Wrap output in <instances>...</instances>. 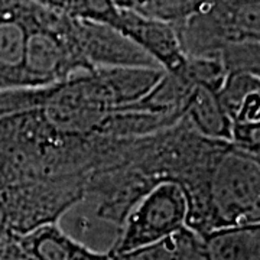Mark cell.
<instances>
[{"instance_id":"obj_1","label":"cell","mask_w":260,"mask_h":260,"mask_svg":"<svg viewBox=\"0 0 260 260\" xmlns=\"http://www.w3.org/2000/svg\"><path fill=\"white\" fill-rule=\"evenodd\" d=\"M205 233L260 224L259 155L233 148L213 168L207 186Z\"/></svg>"},{"instance_id":"obj_2","label":"cell","mask_w":260,"mask_h":260,"mask_svg":"<svg viewBox=\"0 0 260 260\" xmlns=\"http://www.w3.org/2000/svg\"><path fill=\"white\" fill-rule=\"evenodd\" d=\"M90 70L75 44L71 18L35 3L26 41L23 90L47 88Z\"/></svg>"},{"instance_id":"obj_3","label":"cell","mask_w":260,"mask_h":260,"mask_svg":"<svg viewBox=\"0 0 260 260\" xmlns=\"http://www.w3.org/2000/svg\"><path fill=\"white\" fill-rule=\"evenodd\" d=\"M188 214L185 186L177 181L159 182L127 215L112 256H123L169 239L185 229Z\"/></svg>"},{"instance_id":"obj_4","label":"cell","mask_w":260,"mask_h":260,"mask_svg":"<svg viewBox=\"0 0 260 260\" xmlns=\"http://www.w3.org/2000/svg\"><path fill=\"white\" fill-rule=\"evenodd\" d=\"M77 48L87 65L93 68H155L156 61L124 37L117 29L104 23L71 18Z\"/></svg>"},{"instance_id":"obj_5","label":"cell","mask_w":260,"mask_h":260,"mask_svg":"<svg viewBox=\"0 0 260 260\" xmlns=\"http://www.w3.org/2000/svg\"><path fill=\"white\" fill-rule=\"evenodd\" d=\"M30 0H0V94L23 90Z\"/></svg>"},{"instance_id":"obj_6","label":"cell","mask_w":260,"mask_h":260,"mask_svg":"<svg viewBox=\"0 0 260 260\" xmlns=\"http://www.w3.org/2000/svg\"><path fill=\"white\" fill-rule=\"evenodd\" d=\"M114 29L142 48L165 73H174L185 62L177 28L171 23L135 10L120 9V18Z\"/></svg>"},{"instance_id":"obj_7","label":"cell","mask_w":260,"mask_h":260,"mask_svg":"<svg viewBox=\"0 0 260 260\" xmlns=\"http://www.w3.org/2000/svg\"><path fill=\"white\" fill-rule=\"evenodd\" d=\"M16 244L32 260H113L112 254L87 247L54 221L16 236Z\"/></svg>"},{"instance_id":"obj_8","label":"cell","mask_w":260,"mask_h":260,"mask_svg":"<svg viewBox=\"0 0 260 260\" xmlns=\"http://www.w3.org/2000/svg\"><path fill=\"white\" fill-rule=\"evenodd\" d=\"M201 260H260V224L224 227L203 236Z\"/></svg>"},{"instance_id":"obj_9","label":"cell","mask_w":260,"mask_h":260,"mask_svg":"<svg viewBox=\"0 0 260 260\" xmlns=\"http://www.w3.org/2000/svg\"><path fill=\"white\" fill-rule=\"evenodd\" d=\"M184 117L203 136L232 142V119L218 99L217 91L204 85H194L184 106Z\"/></svg>"},{"instance_id":"obj_10","label":"cell","mask_w":260,"mask_h":260,"mask_svg":"<svg viewBox=\"0 0 260 260\" xmlns=\"http://www.w3.org/2000/svg\"><path fill=\"white\" fill-rule=\"evenodd\" d=\"M203 3L204 0H140L135 12L178 28L198 13Z\"/></svg>"},{"instance_id":"obj_11","label":"cell","mask_w":260,"mask_h":260,"mask_svg":"<svg viewBox=\"0 0 260 260\" xmlns=\"http://www.w3.org/2000/svg\"><path fill=\"white\" fill-rule=\"evenodd\" d=\"M185 229L177 234L171 236L162 242L153 246H149L140 250L132 251L123 256H117L116 259L120 260H191V234H184Z\"/></svg>"},{"instance_id":"obj_12","label":"cell","mask_w":260,"mask_h":260,"mask_svg":"<svg viewBox=\"0 0 260 260\" xmlns=\"http://www.w3.org/2000/svg\"><path fill=\"white\" fill-rule=\"evenodd\" d=\"M259 83V75L246 74V73L225 74V78L217 94L230 119H233L237 110L242 107L243 102L246 100L247 95L260 91Z\"/></svg>"},{"instance_id":"obj_13","label":"cell","mask_w":260,"mask_h":260,"mask_svg":"<svg viewBox=\"0 0 260 260\" xmlns=\"http://www.w3.org/2000/svg\"><path fill=\"white\" fill-rule=\"evenodd\" d=\"M30 2L37 3L38 6H42L45 9L70 16V18L74 16L77 3H78V0H30Z\"/></svg>"},{"instance_id":"obj_14","label":"cell","mask_w":260,"mask_h":260,"mask_svg":"<svg viewBox=\"0 0 260 260\" xmlns=\"http://www.w3.org/2000/svg\"><path fill=\"white\" fill-rule=\"evenodd\" d=\"M0 260H32L26 253H23L16 242L5 243L0 246Z\"/></svg>"},{"instance_id":"obj_15","label":"cell","mask_w":260,"mask_h":260,"mask_svg":"<svg viewBox=\"0 0 260 260\" xmlns=\"http://www.w3.org/2000/svg\"><path fill=\"white\" fill-rule=\"evenodd\" d=\"M8 233H9V214L0 200V246L6 243Z\"/></svg>"},{"instance_id":"obj_16","label":"cell","mask_w":260,"mask_h":260,"mask_svg":"<svg viewBox=\"0 0 260 260\" xmlns=\"http://www.w3.org/2000/svg\"><path fill=\"white\" fill-rule=\"evenodd\" d=\"M114 5L120 9H129V10H136L139 6L140 0H113Z\"/></svg>"}]
</instances>
